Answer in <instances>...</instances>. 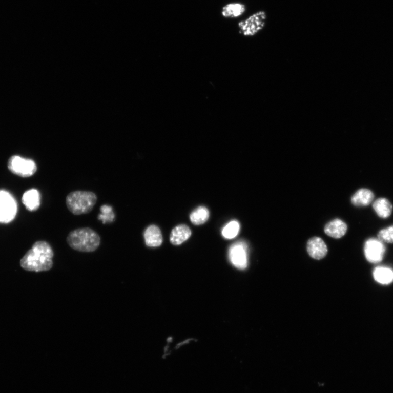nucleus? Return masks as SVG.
Masks as SVG:
<instances>
[{
  "label": "nucleus",
  "instance_id": "3",
  "mask_svg": "<svg viewBox=\"0 0 393 393\" xmlns=\"http://www.w3.org/2000/svg\"><path fill=\"white\" fill-rule=\"evenodd\" d=\"M97 200V196L93 192L76 191L67 196L66 204L71 213L80 215L91 212Z\"/></svg>",
  "mask_w": 393,
  "mask_h": 393
},
{
  "label": "nucleus",
  "instance_id": "10",
  "mask_svg": "<svg viewBox=\"0 0 393 393\" xmlns=\"http://www.w3.org/2000/svg\"><path fill=\"white\" fill-rule=\"evenodd\" d=\"M347 225L340 219H335L326 224L324 232L326 235L335 239H339L345 235Z\"/></svg>",
  "mask_w": 393,
  "mask_h": 393
},
{
  "label": "nucleus",
  "instance_id": "2",
  "mask_svg": "<svg viewBox=\"0 0 393 393\" xmlns=\"http://www.w3.org/2000/svg\"><path fill=\"white\" fill-rule=\"evenodd\" d=\"M66 240L72 249L85 253L95 252L101 243V238L98 233L88 227L71 231Z\"/></svg>",
  "mask_w": 393,
  "mask_h": 393
},
{
  "label": "nucleus",
  "instance_id": "18",
  "mask_svg": "<svg viewBox=\"0 0 393 393\" xmlns=\"http://www.w3.org/2000/svg\"><path fill=\"white\" fill-rule=\"evenodd\" d=\"M245 6L240 4H231L223 8L222 14L225 17H237L244 12Z\"/></svg>",
  "mask_w": 393,
  "mask_h": 393
},
{
  "label": "nucleus",
  "instance_id": "12",
  "mask_svg": "<svg viewBox=\"0 0 393 393\" xmlns=\"http://www.w3.org/2000/svg\"><path fill=\"white\" fill-rule=\"evenodd\" d=\"M22 202L28 211L31 212L37 211L40 203L39 192L35 189L26 191L23 196Z\"/></svg>",
  "mask_w": 393,
  "mask_h": 393
},
{
  "label": "nucleus",
  "instance_id": "11",
  "mask_svg": "<svg viewBox=\"0 0 393 393\" xmlns=\"http://www.w3.org/2000/svg\"><path fill=\"white\" fill-rule=\"evenodd\" d=\"M146 244L149 247L160 246L163 242L160 229L155 225H150L144 232Z\"/></svg>",
  "mask_w": 393,
  "mask_h": 393
},
{
  "label": "nucleus",
  "instance_id": "7",
  "mask_svg": "<svg viewBox=\"0 0 393 393\" xmlns=\"http://www.w3.org/2000/svg\"><path fill=\"white\" fill-rule=\"evenodd\" d=\"M247 245L243 241H239L231 246L229 257L231 263L238 269L245 270L247 266Z\"/></svg>",
  "mask_w": 393,
  "mask_h": 393
},
{
  "label": "nucleus",
  "instance_id": "1",
  "mask_svg": "<svg viewBox=\"0 0 393 393\" xmlns=\"http://www.w3.org/2000/svg\"><path fill=\"white\" fill-rule=\"evenodd\" d=\"M53 250L47 242L38 241L33 245L20 261L25 270L40 272L48 271L53 265Z\"/></svg>",
  "mask_w": 393,
  "mask_h": 393
},
{
  "label": "nucleus",
  "instance_id": "14",
  "mask_svg": "<svg viewBox=\"0 0 393 393\" xmlns=\"http://www.w3.org/2000/svg\"><path fill=\"white\" fill-rule=\"evenodd\" d=\"M374 195L370 190L362 189L357 191L351 199L353 204L357 206L369 205L373 201Z\"/></svg>",
  "mask_w": 393,
  "mask_h": 393
},
{
  "label": "nucleus",
  "instance_id": "4",
  "mask_svg": "<svg viewBox=\"0 0 393 393\" xmlns=\"http://www.w3.org/2000/svg\"><path fill=\"white\" fill-rule=\"evenodd\" d=\"M8 168L11 172L23 178H28L34 174L37 170L36 163L19 156H13L8 160Z\"/></svg>",
  "mask_w": 393,
  "mask_h": 393
},
{
  "label": "nucleus",
  "instance_id": "6",
  "mask_svg": "<svg viewBox=\"0 0 393 393\" xmlns=\"http://www.w3.org/2000/svg\"><path fill=\"white\" fill-rule=\"evenodd\" d=\"M265 19V13L260 12L250 16L245 21L240 22V33L245 36H255L264 28Z\"/></svg>",
  "mask_w": 393,
  "mask_h": 393
},
{
  "label": "nucleus",
  "instance_id": "20",
  "mask_svg": "<svg viewBox=\"0 0 393 393\" xmlns=\"http://www.w3.org/2000/svg\"><path fill=\"white\" fill-rule=\"evenodd\" d=\"M378 237L381 241L393 243V225L380 231Z\"/></svg>",
  "mask_w": 393,
  "mask_h": 393
},
{
  "label": "nucleus",
  "instance_id": "21",
  "mask_svg": "<svg viewBox=\"0 0 393 393\" xmlns=\"http://www.w3.org/2000/svg\"><path fill=\"white\" fill-rule=\"evenodd\" d=\"M101 211L103 213L102 215H100L99 219L104 220V222L106 221H113L114 219V215L112 212V209L111 206L104 205L101 207Z\"/></svg>",
  "mask_w": 393,
  "mask_h": 393
},
{
  "label": "nucleus",
  "instance_id": "16",
  "mask_svg": "<svg viewBox=\"0 0 393 393\" xmlns=\"http://www.w3.org/2000/svg\"><path fill=\"white\" fill-rule=\"evenodd\" d=\"M373 275L375 280L383 285L393 281V271L388 267H378L374 270Z\"/></svg>",
  "mask_w": 393,
  "mask_h": 393
},
{
  "label": "nucleus",
  "instance_id": "8",
  "mask_svg": "<svg viewBox=\"0 0 393 393\" xmlns=\"http://www.w3.org/2000/svg\"><path fill=\"white\" fill-rule=\"evenodd\" d=\"M386 248L379 239H370L365 242L364 253L368 261L371 263L381 262L385 253Z\"/></svg>",
  "mask_w": 393,
  "mask_h": 393
},
{
  "label": "nucleus",
  "instance_id": "15",
  "mask_svg": "<svg viewBox=\"0 0 393 393\" xmlns=\"http://www.w3.org/2000/svg\"><path fill=\"white\" fill-rule=\"evenodd\" d=\"M375 211L383 219H386L390 216L392 211V206L389 200L386 198H379L373 204Z\"/></svg>",
  "mask_w": 393,
  "mask_h": 393
},
{
  "label": "nucleus",
  "instance_id": "17",
  "mask_svg": "<svg viewBox=\"0 0 393 393\" xmlns=\"http://www.w3.org/2000/svg\"><path fill=\"white\" fill-rule=\"evenodd\" d=\"M210 217V212L204 206H199L190 215V220L195 225L202 224L205 223Z\"/></svg>",
  "mask_w": 393,
  "mask_h": 393
},
{
  "label": "nucleus",
  "instance_id": "5",
  "mask_svg": "<svg viewBox=\"0 0 393 393\" xmlns=\"http://www.w3.org/2000/svg\"><path fill=\"white\" fill-rule=\"evenodd\" d=\"M17 213V204L14 197L6 191H0V223L11 222Z\"/></svg>",
  "mask_w": 393,
  "mask_h": 393
},
{
  "label": "nucleus",
  "instance_id": "9",
  "mask_svg": "<svg viewBox=\"0 0 393 393\" xmlns=\"http://www.w3.org/2000/svg\"><path fill=\"white\" fill-rule=\"evenodd\" d=\"M307 250L309 255L317 260H321L328 253V248L324 241L317 237H313L308 241Z\"/></svg>",
  "mask_w": 393,
  "mask_h": 393
},
{
  "label": "nucleus",
  "instance_id": "13",
  "mask_svg": "<svg viewBox=\"0 0 393 393\" xmlns=\"http://www.w3.org/2000/svg\"><path fill=\"white\" fill-rule=\"evenodd\" d=\"M191 234V230L187 225H179L175 227L171 232V242L174 245H180L190 237Z\"/></svg>",
  "mask_w": 393,
  "mask_h": 393
},
{
  "label": "nucleus",
  "instance_id": "19",
  "mask_svg": "<svg viewBox=\"0 0 393 393\" xmlns=\"http://www.w3.org/2000/svg\"><path fill=\"white\" fill-rule=\"evenodd\" d=\"M239 230V223L236 221H232L225 225L222 233L225 238L231 239L238 235Z\"/></svg>",
  "mask_w": 393,
  "mask_h": 393
}]
</instances>
